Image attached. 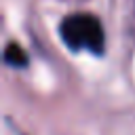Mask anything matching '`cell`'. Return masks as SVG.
Segmentation results:
<instances>
[{
	"label": "cell",
	"mask_w": 135,
	"mask_h": 135,
	"mask_svg": "<svg viewBox=\"0 0 135 135\" xmlns=\"http://www.w3.org/2000/svg\"><path fill=\"white\" fill-rule=\"evenodd\" d=\"M59 34L63 42L74 51L78 49H86L93 53L103 51V27L99 19L91 13H74L65 17L59 25Z\"/></svg>",
	"instance_id": "cell-1"
},
{
	"label": "cell",
	"mask_w": 135,
	"mask_h": 135,
	"mask_svg": "<svg viewBox=\"0 0 135 135\" xmlns=\"http://www.w3.org/2000/svg\"><path fill=\"white\" fill-rule=\"evenodd\" d=\"M4 61H6L8 65L23 68V65L27 63V55H25V51H23L21 44H17V42H8L6 49H4Z\"/></svg>",
	"instance_id": "cell-2"
}]
</instances>
